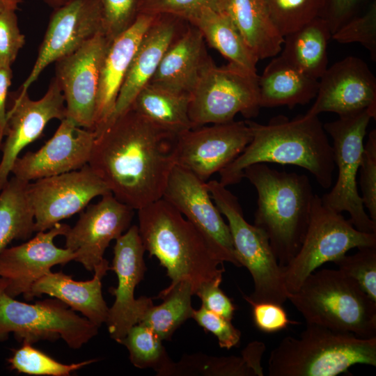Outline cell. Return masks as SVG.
I'll list each match as a JSON object with an SVG mask.
<instances>
[{
	"instance_id": "obj_4",
	"label": "cell",
	"mask_w": 376,
	"mask_h": 376,
	"mask_svg": "<svg viewBox=\"0 0 376 376\" xmlns=\"http://www.w3.org/2000/svg\"><path fill=\"white\" fill-rule=\"evenodd\" d=\"M243 177L258 193L254 224L267 235L280 265L298 252L307 230L315 194L307 175L280 171L265 163L246 167Z\"/></svg>"
},
{
	"instance_id": "obj_21",
	"label": "cell",
	"mask_w": 376,
	"mask_h": 376,
	"mask_svg": "<svg viewBox=\"0 0 376 376\" xmlns=\"http://www.w3.org/2000/svg\"><path fill=\"white\" fill-rule=\"evenodd\" d=\"M70 226L58 223L50 229L37 232L25 243L6 248L0 253V278L6 283V292L13 297L22 295L26 299L32 285L56 265L75 260L70 249L57 247L54 240L65 235Z\"/></svg>"
},
{
	"instance_id": "obj_9",
	"label": "cell",
	"mask_w": 376,
	"mask_h": 376,
	"mask_svg": "<svg viewBox=\"0 0 376 376\" xmlns=\"http://www.w3.org/2000/svg\"><path fill=\"white\" fill-rule=\"evenodd\" d=\"M376 246V233L357 230L342 213L325 206L315 194L309 222L301 245L282 267L286 290L295 292L306 278L322 265L334 262L353 248Z\"/></svg>"
},
{
	"instance_id": "obj_42",
	"label": "cell",
	"mask_w": 376,
	"mask_h": 376,
	"mask_svg": "<svg viewBox=\"0 0 376 376\" xmlns=\"http://www.w3.org/2000/svg\"><path fill=\"white\" fill-rule=\"evenodd\" d=\"M224 0H144L141 13L170 14L187 22L207 8L224 10Z\"/></svg>"
},
{
	"instance_id": "obj_16",
	"label": "cell",
	"mask_w": 376,
	"mask_h": 376,
	"mask_svg": "<svg viewBox=\"0 0 376 376\" xmlns=\"http://www.w3.org/2000/svg\"><path fill=\"white\" fill-rule=\"evenodd\" d=\"M162 198L199 230L221 262L241 267L236 258L228 225L214 204L206 182L175 164Z\"/></svg>"
},
{
	"instance_id": "obj_28",
	"label": "cell",
	"mask_w": 376,
	"mask_h": 376,
	"mask_svg": "<svg viewBox=\"0 0 376 376\" xmlns=\"http://www.w3.org/2000/svg\"><path fill=\"white\" fill-rule=\"evenodd\" d=\"M224 11L258 60L281 52L284 38L274 24L265 0H224Z\"/></svg>"
},
{
	"instance_id": "obj_50",
	"label": "cell",
	"mask_w": 376,
	"mask_h": 376,
	"mask_svg": "<svg viewBox=\"0 0 376 376\" xmlns=\"http://www.w3.org/2000/svg\"><path fill=\"white\" fill-rule=\"evenodd\" d=\"M53 9L63 5L68 0H41Z\"/></svg>"
},
{
	"instance_id": "obj_40",
	"label": "cell",
	"mask_w": 376,
	"mask_h": 376,
	"mask_svg": "<svg viewBox=\"0 0 376 376\" xmlns=\"http://www.w3.org/2000/svg\"><path fill=\"white\" fill-rule=\"evenodd\" d=\"M105 36L111 41L128 29L141 13L144 0H98Z\"/></svg>"
},
{
	"instance_id": "obj_19",
	"label": "cell",
	"mask_w": 376,
	"mask_h": 376,
	"mask_svg": "<svg viewBox=\"0 0 376 376\" xmlns=\"http://www.w3.org/2000/svg\"><path fill=\"white\" fill-rule=\"evenodd\" d=\"M134 210L111 193L88 205L64 235L65 248L76 255L75 261L93 272L105 259L104 254L110 242L130 227Z\"/></svg>"
},
{
	"instance_id": "obj_6",
	"label": "cell",
	"mask_w": 376,
	"mask_h": 376,
	"mask_svg": "<svg viewBox=\"0 0 376 376\" xmlns=\"http://www.w3.org/2000/svg\"><path fill=\"white\" fill-rule=\"evenodd\" d=\"M288 299L306 324L363 338L376 336V302L339 269L314 271Z\"/></svg>"
},
{
	"instance_id": "obj_36",
	"label": "cell",
	"mask_w": 376,
	"mask_h": 376,
	"mask_svg": "<svg viewBox=\"0 0 376 376\" xmlns=\"http://www.w3.org/2000/svg\"><path fill=\"white\" fill-rule=\"evenodd\" d=\"M7 361L10 368L19 373L31 375L69 376L71 373L97 361V359L65 364L33 347L32 344L22 342V345L13 351V354Z\"/></svg>"
},
{
	"instance_id": "obj_34",
	"label": "cell",
	"mask_w": 376,
	"mask_h": 376,
	"mask_svg": "<svg viewBox=\"0 0 376 376\" xmlns=\"http://www.w3.org/2000/svg\"><path fill=\"white\" fill-rule=\"evenodd\" d=\"M192 295L193 288L188 281L168 286L157 297L162 299V302L157 306L152 304L139 323L151 329L162 340H171L175 331L191 318Z\"/></svg>"
},
{
	"instance_id": "obj_8",
	"label": "cell",
	"mask_w": 376,
	"mask_h": 376,
	"mask_svg": "<svg viewBox=\"0 0 376 376\" xmlns=\"http://www.w3.org/2000/svg\"><path fill=\"white\" fill-rule=\"evenodd\" d=\"M5 290L0 278V342L10 334L17 341L32 345L61 338L70 347L79 349L98 334L99 327L56 298L32 304L16 300Z\"/></svg>"
},
{
	"instance_id": "obj_24",
	"label": "cell",
	"mask_w": 376,
	"mask_h": 376,
	"mask_svg": "<svg viewBox=\"0 0 376 376\" xmlns=\"http://www.w3.org/2000/svg\"><path fill=\"white\" fill-rule=\"evenodd\" d=\"M155 17V15L140 13L132 26L110 42L100 76L93 130L95 135L111 116L132 58Z\"/></svg>"
},
{
	"instance_id": "obj_7",
	"label": "cell",
	"mask_w": 376,
	"mask_h": 376,
	"mask_svg": "<svg viewBox=\"0 0 376 376\" xmlns=\"http://www.w3.org/2000/svg\"><path fill=\"white\" fill-rule=\"evenodd\" d=\"M210 196L227 219L236 258L251 274L254 289L243 297L249 303L272 302L283 305L289 292L265 233L247 222L238 198L219 181L207 182Z\"/></svg>"
},
{
	"instance_id": "obj_3",
	"label": "cell",
	"mask_w": 376,
	"mask_h": 376,
	"mask_svg": "<svg viewBox=\"0 0 376 376\" xmlns=\"http://www.w3.org/2000/svg\"><path fill=\"white\" fill-rule=\"evenodd\" d=\"M137 211L143 247L166 269L171 279L169 287L186 281L194 295L203 283L223 276L224 263L199 230L171 204L162 198Z\"/></svg>"
},
{
	"instance_id": "obj_13",
	"label": "cell",
	"mask_w": 376,
	"mask_h": 376,
	"mask_svg": "<svg viewBox=\"0 0 376 376\" xmlns=\"http://www.w3.org/2000/svg\"><path fill=\"white\" fill-rule=\"evenodd\" d=\"M110 40L100 32L55 62V77L65 97L66 118L92 130L102 62Z\"/></svg>"
},
{
	"instance_id": "obj_27",
	"label": "cell",
	"mask_w": 376,
	"mask_h": 376,
	"mask_svg": "<svg viewBox=\"0 0 376 376\" xmlns=\"http://www.w3.org/2000/svg\"><path fill=\"white\" fill-rule=\"evenodd\" d=\"M319 81L292 65L281 55L271 60L259 76L260 107L304 105L315 97Z\"/></svg>"
},
{
	"instance_id": "obj_22",
	"label": "cell",
	"mask_w": 376,
	"mask_h": 376,
	"mask_svg": "<svg viewBox=\"0 0 376 376\" xmlns=\"http://www.w3.org/2000/svg\"><path fill=\"white\" fill-rule=\"evenodd\" d=\"M95 139L93 131L65 118L38 150L29 151L16 159L11 173L31 182L79 169L88 164Z\"/></svg>"
},
{
	"instance_id": "obj_29",
	"label": "cell",
	"mask_w": 376,
	"mask_h": 376,
	"mask_svg": "<svg viewBox=\"0 0 376 376\" xmlns=\"http://www.w3.org/2000/svg\"><path fill=\"white\" fill-rule=\"evenodd\" d=\"M187 22L196 27L205 41L228 60L229 64L257 75L258 58L225 11L204 9Z\"/></svg>"
},
{
	"instance_id": "obj_26",
	"label": "cell",
	"mask_w": 376,
	"mask_h": 376,
	"mask_svg": "<svg viewBox=\"0 0 376 376\" xmlns=\"http://www.w3.org/2000/svg\"><path fill=\"white\" fill-rule=\"evenodd\" d=\"M210 58L201 32L188 23L165 52L150 83L190 94Z\"/></svg>"
},
{
	"instance_id": "obj_30",
	"label": "cell",
	"mask_w": 376,
	"mask_h": 376,
	"mask_svg": "<svg viewBox=\"0 0 376 376\" xmlns=\"http://www.w3.org/2000/svg\"><path fill=\"white\" fill-rule=\"evenodd\" d=\"M281 56L307 76L319 80L327 68L331 32L326 20L315 17L286 35Z\"/></svg>"
},
{
	"instance_id": "obj_37",
	"label": "cell",
	"mask_w": 376,
	"mask_h": 376,
	"mask_svg": "<svg viewBox=\"0 0 376 376\" xmlns=\"http://www.w3.org/2000/svg\"><path fill=\"white\" fill-rule=\"evenodd\" d=\"M269 16L280 34L299 29L320 17L324 0H265Z\"/></svg>"
},
{
	"instance_id": "obj_15",
	"label": "cell",
	"mask_w": 376,
	"mask_h": 376,
	"mask_svg": "<svg viewBox=\"0 0 376 376\" xmlns=\"http://www.w3.org/2000/svg\"><path fill=\"white\" fill-rule=\"evenodd\" d=\"M65 97L54 77L44 96L38 100L29 98L28 92L18 90L8 93L6 105L5 139L0 145V191L7 183L12 166L21 151L42 135L53 119L66 118Z\"/></svg>"
},
{
	"instance_id": "obj_45",
	"label": "cell",
	"mask_w": 376,
	"mask_h": 376,
	"mask_svg": "<svg viewBox=\"0 0 376 376\" xmlns=\"http://www.w3.org/2000/svg\"><path fill=\"white\" fill-rule=\"evenodd\" d=\"M222 276L217 277L201 284L194 295L201 300L206 309L232 320L237 308L233 301L220 288Z\"/></svg>"
},
{
	"instance_id": "obj_1",
	"label": "cell",
	"mask_w": 376,
	"mask_h": 376,
	"mask_svg": "<svg viewBox=\"0 0 376 376\" xmlns=\"http://www.w3.org/2000/svg\"><path fill=\"white\" fill-rule=\"evenodd\" d=\"M177 140L130 108L95 136L88 164L118 200L138 210L162 198Z\"/></svg>"
},
{
	"instance_id": "obj_38",
	"label": "cell",
	"mask_w": 376,
	"mask_h": 376,
	"mask_svg": "<svg viewBox=\"0 0 376 376\" xmlns=\"http://www.w3.org/2000/svg\"><path fill=\"white\" fill-rule=\"evenodd\" d=\"M358 249L354 254H345L334 263L339 270L353 279L361 290L376 302V246Z\"/></svg>"
},
{
	"instance_id": "obj_39",
	"label": "cell",
	"mask_w": 376,
	"mask_h": 376,
	"mask_svg": "<svg viewBox=\"0 0 376 376\" xmlns=\"http://www.w3.org/2000/svg\"><path fill=\"white\" fill-rule=\"evenodd\" d=\"M331 38L340 43H360L369 51L371 59L375 61L376 2H372L363 14L347 22Z\"/></svg>"
},
{
	"instance_id": "obj_46",
	"label": "cell",
	"mask_w": 376,
	"mask_h": 376,
	"mask_svg": "<svg viewBox=\"0 0 376 376\" xmlns=\"http://www.w3.org/2000/svg\"><path fill=\"white\" fill-rule=\"evenodd\" d=\"M252 306V317L257 329L265 333L285 329L290 324L297 322L288 319L282 305L272 302H256Z\"/></svg>"
},
{
	"instance_id": "obj_10",
	"label": "cell",
	"mask_w": 376,
	"mask_h": 376,
	"mask_svg": "<svg viewBox=\"0 0 376 376\" xmlns=\"http://www.w3.org/2000/svg\"><path fill=\"white\" fill-rule=\"evenodd\" d=\"M258 75L235 65L218 67L210 58L190 93L189 117L193 128L234 120L240 113L256 117L261 108Z\"/></svg>"
},
{
	"instance_id": "obj_41",
	"label": "cell",
	"mask_w": 376,
	"mask_h": 376,
	"mask_svg": "<svg viewBox=\"0 0 376 376\" xmlns=\"http://www.w3.org/2000/svg\"><path fill=\"white\" fill-rule=\"evenodd\" d=\"M361 200L370 219L376 223V130L368 134L359 166Z\"/></svg>"
},
{
	"instance_id": "obj_31",
	"label": "cell",
	"mask_w": 376,
	"mask_h": 376,
	"mask_svg": "<svg viewBox=\"0 0 376 376\" xmlns=\"http://www.w3.org/2000/svg\"><path fill=\"white\" fill-rule=\"evenodd\" d=\"M265 349L264 343L254 340L247 345L240 356L184 355L178 362H174L171 376H263L261 361Z\"/></svg>"
},
{
	"instance_id": "obj_12",
	"label": "cell",
	"mask_w": 376,
	"mask_h": 376,
	"mask_svg": "<svg viewBox=\"0 0 376 376\" xmlns=\"http://www.w3.org/2000/svg\"><path fill=\"white\" fill-rule=\"evenodd\" d=\"M111 193L88 164L67 173L29 182L27 194L35 232L45 231L84 210L97 196Z\"/></svg>"
},
{
	"instance_id": "obj_32",
	"label": "cell",
	"mask_w": 376,
	"mask_h": 376,
	"mask_svg": "<svg viewBox=\"0 0 376 376\" xmlns=\"http://www.w3.org/2000/svg\"><path fill=\"white\" fill-rule=\"evenodd\" d=\"M189 101L190 94L149 83L136 95L130 108L157 126L179 135L193 128L188 113Z\"/></svg>"
},
{
	"instance_id": "obj_11",
	"label": "cell",
	"mask_w": 376,
	"mask_h": 376,
	"mask_svg": "<svg viewBox=\"0 0 376 376\" xmlns=\"http://www.w3.org/2000/svg\"><path fill=\"white\" fill-rule=\"evenodd\" d=\"M371 118L370 111L363 110L339 116L338 119L323 125L332 139L331 144L338 176L331 191L320 198L322 203L331 210L340 213L347 212L349 221L357 230L376 233V223L366 212L357 185L363 140Z\"/></svg>"
},
{
	"instance_id": "obj_33",
	"label": "cell",
	"mask_w": 376,
	"mask_h": 376,
	"mask_svg": "<svg viewBox=\"0 0 376 376\" xmlns=\"http://www.w3.org/2000/svg\"><path fill=\"white\" fill-rule=\"evenodd\" d=\"M29 182L13 176L0 191V253L12 241L29 240L35 232Z\"/></svg>"
},
{
	"instance_id": "obj_49",
	"label": "cell",
	"mask_w": 376,
	"mask_h": 376,
	"mask_svg": "<svg viewBox=\"0 0 376 376\" xmlns=\"http://www.w3.org/2000/svg\"><path fill=\"white\" fill-rule=\"evenodd\" d=\"M22 0H0V10L13 8L17 10Z\"/></svg>"
},
{
	"instance_id": "obj_48",
	"label": "cell",
	"mask_w": 376,
	"mask_h": 376,
	"mask_svg": "<svg viewBox=\"0 0 376 376\" xmlns=\"http://www.w3.org/2000/svg\"><path fill=\"white\" fill-rule=\"evenodd\" d=\"M13 78L11 65L0 62V145L6 129V105Z\"/></svg>"
},
{
	"instance_id": "obj_2",
	"label": "cell",
	"mask_w": 376,
	"mask_h": 376,
	"mask_svg": "<svg viewBox=\"0 0 376 376\" xmlns=\"http://www.w3.org/2000/svg\"><path fill=\"white\" fill-rule=\"evenodd\" d=\"M246 122L252 139L242 152L219 172L221 185L240 182L244 170L252 164L276 163L304 168L322 188H330L336 165L331 144L318 116L305 113L289 119L279 115L267 124Z\"/></svg>"
},
{
	"instance_id": "obj_5",
	"label": "cell",
	"mask_w": 376,
	"mask_h": 376,
	"mask_svg": "<svg viewBox=\"0 0 376 376\" xmlns=\"http://www.w3.org/2000/svg\"><path fill=\"white\" fill-rule=\"evenodd\" d=\"M356 364L376 366V336L306 324L299 337L286 336L270 352L269 376H336Z\"/></svg>"
},
{
	"instance_id": "obj_35",
	"label": "cell",
	"mask_w": 376,
	"mask_h": 376,
	"mask_svg": "<svg viewBox=\"0 0 376 376\" xmlns=\"http://www.w3.org/2000/svg\"><path fill=\"white\" fill-rule=\"evenodd\" d=\"M162 341L151 329L138 323L129 329L119 344L127 349L135 367L151 368L157 375L171 376L175 361L169 357Z\"/></svg>"
},
{
	"instance_id": "obj_20",
	"label": "cell",
	"mask_w": 376,
	"mask_h": 376,
	"mask_svg": "<svg viewBox=\"0 0 376 376\" xmlns=\"http://www.w3.org/2000/svg\"><path fill=\"white\" fill-rule=\"evenodd\" d=\"M319 79L315 100L306 113L343 116L368 110L376 119V78L363 60L345 57L327 68Z\"/></svg>"
},
{
	"instance_id": "obj_43",
	"label": "cell",
	"mask_w": 376,
	"mask_h": 376,
	"mask_svg": "<svg viewBox=\"0 0 376 376\" xmlns=\"http://www.w3.org/2000/svg\"><path fill=\"white\" fill-rule=\"evenodd\" d=\"M191 318L204 330L212 333L218 340L221 348L231 349L237 347L241 339V331L226 319L216 314L203 306L194 309Z\"/></svg>"
},
{
	"instance_id": "obj_47",
	"label": "cell",
	"mask_w": 376,
	"mask_h": 376,
	"mask_svg": "<svg viewBox=\"0 0 376 376\" xmlns=\"http://www.w3.org/2000/svg\"><path fill=\"white\" fill-rule=\"evenodd\" d=\"M366 0H324L320 17L327 22L331 35L358 12Z\"/></svg>"
},
{
	"instance_id": "obj_17",
	"label": "cell",
	"mask_w": 376,
	"mask_h": 376,
	"mask_svg": "<svg viewBox=\"0 0 376 376\" xmlns=\"http://www.w3.org/2000/svg\"><path fill=\"white\" fill-rule=\"evenodd\" d=\"M251 139L246 120L190 129L178 135L176 164L205 182L237 158Z\"/></svg>"
},
{
	"instance_id": "obj_25",
	"label": "cell",
	"mask_w": 376,
	"mask_h": 376,
	"mask_svg": "<svg viewBox=\"0 0 376 376\" xmlns=\"http://www.w3.org/2000/svg\"><path fill=\"white\" fill-rule=\"evenodd\" d=\"M109 269V262L104 259L94 269L93 279L85 281H75L62 272L51 271L33 283L26 300L47 295L80 312L100 327L106 323L109 308L102 293V279Z\"/></svg>"
},
{
	"instance_id": "obj_18",
	"label": "cell",
	"mask_w": 376,
	"mask_h": 376,
	"mask_svg": "<svg viewBox=\"0 0 376 376\" xmlns=\"http://www.w3.org/2000/svg\"><path fill=\"white\" fill-rule=\"evenodd\" d=\"M100 32H103L102 17L98 0H68L54 8L36 62L19 91L27 93L46 67L76 51Z\"/></svg>"
},
{
	"instance_id": "obj_23",
	"label": "cell",
	"mask_w": 376,
	"mask_h": 376,
	"mask_svg": "<svg viewBox=\"0 0 376 376\" xmlns=\"http://www.w3.org/2000/svg\"><path fill=\"white\" fill-rule=\"evenodd\" d=\"M187 24L183 19L173 15H155L141 40L119 91L113 113L104 128L130 108L136 95L150 83L168 47Z\"/></svg>"
},
{
	"instance_id": "obj_44",
	"label": "cell",
	"mask_w": 376,
	"mask_h": 376,
	"mask_svg": "<svg viewBox=\"0 0 376 376\" xmlns=\"http://www.w3.org/2000/svg\"><path fill=\"white\" fill-rule=\"evenodd\" d=\"M15 9L0 10V62L12 65L26 42Z\"/></svg>"
},
{
	"instance_id": "obj_14",
	"label": "cell",
	"mask_w": 376,
	"mask_h": 376,
	"mask_svg": "<svg viewBox=\"0 0 376 376\" xmlns=\"http://www.w3.org/2000/svg\"><path fill=\"white\" fill-rule=\"evenodd\" d=\"M145 251L136 225L130 226L116 240L110 269L117 276L118 285L109 289L115 300L109 308L106 324L111 338L118 343L132 326L140 322L153 304L150 297H134L135 288L143 279L146 271Z\"/></svg>"
}]
</instances>
